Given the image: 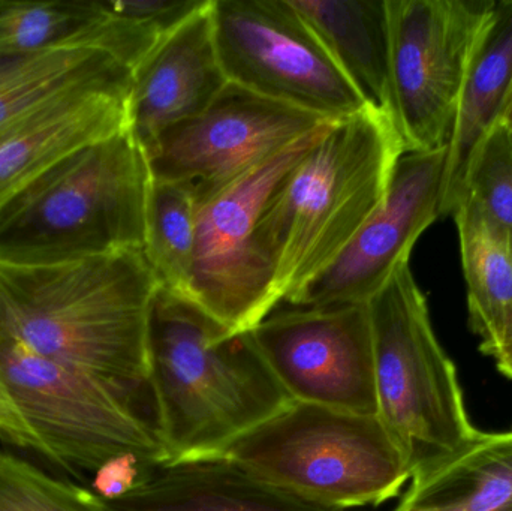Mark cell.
<instances>
[{"instance_id": "1", "label": "cell", "mask_w": 512, "mask_h": 511, "mask_svg": "<svg viewBox=\"0 0 512 511\" xmlns=\"http://www.w3.org/2000/svg\"><path fill=\"white\" fill-rule=\"evenodd\" d=\"M158 287L143 251L0 264V336L159 414L147 347Z\"/></svg>"}, {"instance_id": "2", "label": "cell", "mask_w": 512, "mask_h": 511, "mask_svg": "<svg viewBox=\"0 0 512 511\" xmlns=\"http://www.w3.org/2000/svg\"><path fill=\"white\" fill-rule=\"evenodd\" d=\"M149 366L168 465L222 458L242 435L292 404L251 332H233L188 297L158 287Z\"/></svg>"}, {"instance_id": "3", "label": "cell", "mask_w": 512, "mask_h": 511, "mask_svg": "<svg viewBox=\"0 0 512 511\" xmlns=\"http://www.w3.org/2000/svg\"><path fill=\"white\" fill-rule=\"evenodd\" d=\"M403 153L391 119L366 107L331 123L279 186L261 219L279 305L345 251L384 201Z\"/></svg>"}, {"instance_id": "4", "label": "cell", "mask_w": 512, "mask_h": 511, "mask_svg": "<svg viewBox=\"0 0 512 511\" xmlns=\"http://www.w3.org/2000/svg\"><path fill=\"white\" fill-rule=\"evenodd\" d=\"M150 182L128 129L75 150L0 209V264L143 251Z\"/></svg>"}, {"instance_id": "5", "label": "cell", "mask_w": 512, "mask_h": 511, "mask_svg": "<svg viewBox=\"0 0 512 511\" xmlns=\"http://www.w3.org/2000/svg\"><path fill=\"white\" fill-rule=\"evenodd\" d=\"M378 417L411 479L474 440L456 366L436 338L426 296L403 266L367 303Z\"/></svg>"}, {"instance_id": "6", "label": "cell", "mask_w": 512, "mask_h": 511, "mask_svg": "<svg viewBox=\"0 0 512 511\" xmlns=\"http://www.w3.org/2000/svg\"><path fill=\"white\" fill-rule=\"evenodd\" d=\"M222 458L259 479L334 509L379 506L411 480L378 414L292 402L242 435Z\"/></svg>"}, {"instance_id": "7", "label": "cell", "mask_w": 512, "mask_h": 511, "mask_svg": "<svg viewBox=\"0 0 512 511\" xmlns=\"http://www.w3.org/2000/svg\"><path fill=\"white\" fill-rule=\"evenodd\" d=\"M6 386L50 462L69 473L95 474L120 456L168 465L161 416L101 381L44 359L0 336Z\"/></svg>"}, {"instance_id": "8", "label": "cell", "mask_w": 512, "mask_h": 511, "mask_svg": "<svg viewBox=\"0 0 512 511\" xmlns=\"http://www.w3.org/2000/svg\"><path fill=\"white\" fill-rule=\"evenodd\" d=\"M331 123L304 135L198 206L188 299L233 332H249L279 306L274 264L262 237V215Z\"/></svg>"}, {"instance_id": "9", "label": "cell", "mask_w": 512, "mask_h": 511, "mask_svg": "<svg viewBox=\"0 0 512 511\" xmlns=\"http://www.w3.org/2000/svg\"><path fill=\"white\" fill-rule=\"evenodd\" d=\"M496 0H388L393 123L405 153L450 144Z\"/></svg>"}, {"instance_id": "10", "label": "cell", "mask_w": 512, "mask_h": 511, "mask_svg": "<svg viewBox=\"0 0 512 511\" xmlns=\"http://www.w3.org/2000/svg\"><path fill=\"white\" fill-rule=\"evenodd\" d=\"M212 21L230 83L327 122L367 107L289 0H212Z\"/></svg>"}, {"instance_id": "11", "label": "cell", "mask_w": 512, "mask_h": 511, "mask_svg": "<svg viewBox=\"0 0 512 511\" xmlns=\"http://www.w3.org/2000/svg\"><path fill=\"white\" fill-rule=\"evenodd\" d=\"M327 120L228 83L209 108L146 150L152 179L186 183L197 207Z\"/></svg>"}, {"instance_id": "12", "label": "cell", "mask_w": 512, "mask_h": 511, "mask_svg": "<svg viewBox=\"0 0 512 511\" xmlns=\"http://www.w3.org/2000/svg\"><path fill=\"white\" fill-rule=\"evenodd\" d=\"M249 332L292 401L378 414L369 306H292Z\"/></svg>"}, {"instance_id": "13", "label": "cell", "mask_w": 512, "mask_h": 511, "mask_svg": "<svg viewBox=\"0 0 512 511\" xmlns=\"http://www.w3.org/2000/svg\"><path fill=\"white\" fill-rule=\"evenodd\" d=\"M448 147L403 153L381 206L345 251L288 300L295 308L367 305L408 266L421 234L442 215Z\"/></svg>"}, {"instance_id": "14", "label": "cell", "mask_w": 512, "mask_h": 511, "mask_svg": "<svg viewBox=\"0 0 512 511\" xmlns=\"http://www.w3.org/2000/svg\"><path fill=\"white\" fill-rule=\"evenodd\" d=\"M228 83L209 0L132 69L126 129L144 152L162 132L203 113Z\"/></svg>"}, {"instance_id": "15", "label": "cell", "mask_w": 512, "mask_h": 511, "mask_svg": "<svg viewBox=\"0 0 512 511\" xmlns=\"http://www.w3.org/2000/svg\"><path fill=\"white\" fill-rule=\"evenodd\" d=\"M131 77L57 98L0 141V209L60 159L128 126Z\"/></svg>"}, {"instance_id": "16", "label": "cell", "mask_w": 512, "mask_h": 511, "mask_svg": "<svg viewBox=\"0 0 512 511\" xmlns=\"http://www.w3.org/2000/svg\"><path fill=\"white\" fill-rule=\"evenodd\" d=\"M158 33L105 9L102 0H0V54L92 47L137 68Z\"/></svg>"}, {"instance_id": "17", "label": "cell", "mask_w": 512, "mask_h": 511, "mask_svg": "<svg viewBox=\"0 0 512 511\" xmlns=\"http://www.w3.org/2000/svg\"><path fill=\"white\" fill-rule=\"evenodd\" d=\"M108 506L113 511H352L277 488L227 458L165 465L143 488Z\"/></svg>"}, {"instance_id": "18", "label": "cell", "mask_w": 512, "mask_h": 511, "mask_svg": "<svg viewBox=\"0 0 512 511\" xmlns=\"http://www.w3.org/2000/svg\"><path fill=\"white\" fill-rule=\"evenodd\" d=\"M512 96V0H496L475 51L448 144L442 215H453L465 194L475 156L502 125Z\"/></svg>"}, {"instance_id": "19", "label": "cell", "mask_w": 512, "mask_h": 511, "mask_svg": "<svg viewBox=\"0 0 512 511\" xmlns=\"http://www.w3.org/2000/svg\"><path fill=\"white\" fill-rule=\"evenodd\" d=\"M364 104L393 122L388 0H289Z\"/></svg>"}, {"instance_id": "20", "label": "cell", "mask_w": 512, "mask_h": 511, "mask_svg": "<svg viewBox=\"0 0 512 511\" xmlns=\"http://www.w3.org/2000/svg\"><path fill=\"white\" fill-rule=\"evenodd\" d=\"M394 511H512V431L481 432L411 479Z\"/></svg>"}, {"instance_id": "21", "label": "cell", "mask_w": 512, "mask_h": 511, "mask_svg": "<svg viewBox=\"0 0 512 511\" xmlns=\"http://www.w3.org/2000/svg\"><path fill=\"white\" fill-rule=\"evenodd\" d=\"M468 285L469 326L489 356L512 318V231L465 194L453 212Z\"/></svg>"}, {"instance_id": "22", "label": "cell", "mask_w": 512, "mask_h": 511, "mask_svg": "<svg viewBox=\"0 0 512 511\" xmlns=\"http://www.w3.org/2000/svg\"><path fill=\"white\" fill-rule=\"evenodd\" d=\"M128 77L131 69L99 48L0 54V141L57 98Z\"/></svg>"}, {"instance_id": "23", "label": "cell", "mask_w": 512, "mask_h": 511, "mask_svg": "<svg viewBox=\"0 0 512 511\" xmlns=\"http://www.w3.org/2000/svg\"><path fill=\"white\" fill-rule=\"evenodd\" d=\"M197 201L186 183L152 179L143 254L159 287L188 297L197 242Z\"/></svg>"}, {"instance_id": "24", "label": "cell", "mask_w": 512, "mask_h": 511, "mask_svg": "<svg viewBox=\"0 0 512 511\" xmlns=\"http://www.w3.org/2000/svg\"><path fill=\"white\" fill-rule=\"evenodd\" d=\"M0 511H113L92 489L0 450Z\"/></svg>"}, {"instance_id": "25", "label": "cell", "mask_w": 512, "mask_h": 511, "mask_svg": "<svg viewBox=\"0 0 512 511\" xmlns=\"http://www.w3.org/2000/svg\"><path fill=\"white\" fill-rule=\"evenodd\" d=\"M465 194L512 231V137L504 125L489 135L475 156Z\"/></svg>"}, {"instance_id": "26", "label": "cell", "mask_w": 512, "mask_h": 511, "mask_svg": "<svg viewBox=\"0 0 512 511\" xmlns=\"http://www.w3.org/2000/svg\"><path fill=\"white\" fill-rule=\"evenodd\" d=\"M158 470L137 456H120L93 474L92 491L108 503L122 500L147 485Z\"/></svg>"}, {"instance_id": "27", "label": "cell", "mask_w": 512, "mask_h": 511, "mask_svg": "<svg viewBox=\"0 0 512 511\" xmlns=\"http://www.w3.org/2000/svg\"><path fill=\"white\" fill-rule=\"evenodd\" d=\"M0 441L5 446L35 453L50 462V453L12 398L0 369Z\"/></svg>"}, {"instance_id": "28", "label": "cell", "mask_w": 512, "mask_h": 511, "mask_svg": "<svg viewBox=\"0 0 512 511\" xmlns=\"http://www.w3.org/2000/svg\"><path fill=\"white\" fill-rule=\"evenodd\" d=\"M489 357L495 360L499 372L512 380V318L504 335L501 336L495 348L490 351Z\"/></svg>"}, {"instance_id": "29", "label": "cell", "mask_w": 512, "mask_h": 511, "mask_svg": "<svg viewBox=\"0 0 512 511\" xmlns=\"http://www.w3.org/2000/svg\"><path fill=\"white\" fill-rule=\"evenodd\" d=\"M502 125L505 126V129L510 132L512 137V96L510 104H508L507 111H505L504 119H502Z\"/></svg>"}]
</instances>
